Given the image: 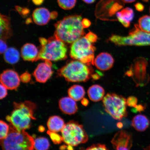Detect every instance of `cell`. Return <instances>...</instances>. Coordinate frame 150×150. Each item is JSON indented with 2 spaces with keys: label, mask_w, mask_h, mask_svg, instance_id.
<instances>
[{
  "label": "cell",
  "mask_w": 150,
  "mask_h": 150,
  "mask_svg": "<svg viewBox=\"0 0 150 150\" xmlns=\"http://www.w3.org/2000/svg\"><path fill=\"white\" fill-rule=\"evenodd\" d=\"M1 38L5 40L9 38L12 35L10 19L8 17L1 14Z\"/></svg>",
  "instance_id": "21"
},
{
  "label": "cell",
  "mask_w": 150,
  "mask_h": 150,
  "mask_svg": "<svg viewBox=\"0 0 150 150\" xmlns=\"http://www.w3.org/2000/svg\"><path fill=\"white\" fill-rule=\"evenodd\" d=\"M47 133L50 136L52 142L55 144H60L63 141L62 137L59 134H56V132H52L49 130L47 132Z\"/></svg>",
  "instance_id": "30"
},
{
  "label": "cell",
  "mask_w": 150,
  "mask_h": 150,
  "mask_svg": "<svg viewBox=\"0 0 150 150\" xmlns=\"http://www.w3.org/2000/svg\"><path fill=\"white\" fill-rule=\"evenodd\" d=\"M82 23L84 28H88L91 26V22L87 18H84L82 20Z\"/></svg>",
  "instance_id": "37"
},
{
  "label": "cell",
  "mask_w": 150,
  "mask_h": 150,
  "mask_svg": "<svg viewBox=\"0 0 150 150\" xmlns=\"http://www.w3.org/2000/svg\"><path fill=\"white\" fill-rule=\"evenodd\" d=\"M82 19L81 15L65 17L54 25V36L65 44H72L85 34Z\"/></svg>",
  "instance_id": "1"
},
{
  "label": "cell",
  "mask_w": 150,
  "mask_h": 150,
  "mask_svg": "<svg viewBox=\"0 0 150 150\" xmlns=\"http://www.w3.org/2000/svg\"><path fill=\"white\" fill-rule=\"evenodd\" d=\"M144 1L147 2L149 1V0H142Z\"/></svg>",
  "instance_id": "52"
},
{
  "label": "cell",
  "mask_w": 150,
  "mask_h": 150,
  "mask_svg": "<svg viewBox=\"0 0 150 150\" xmlns=\"http://www.w3.org/2000/svg\"><path fill=\"white\" fill-rule=\"evenodd\" d=\"M65 125L64 120L57 116H53L50 117L47 123L49 130L55 132L61 131Z\"/></svg>",
  "instance_id": "23"
},
{
  "label": "cell",
  "mask_w": 150,
  "mask_h": 150,
  "mask_svg": "<svg viewBox=\"0 0 150 150\" xmlns=\"http://www.w3.org/2000/svg\"><path fill=\"white\" fill-rule=\"evenodd\" d=\"M147 65V61L144 58H137L126 73L127 76L132 77L137 86H145L149 81L150 76L146 71Z\"/></svg>",
  "instance_id": "10"
},
{
  "label": "cell",
  "mask_w": 150,
  "mask_h": 150,
  "mask_svg": "<svg viewBox=\"0 0 150 150\" xmlns=\"http://www.w3.org/2000/svg\"><path fill=\"white\" fill-rule=\"evenodd\" d=\"M0 124H1L0 139L1 140L5 138L8 135L10 127L3 121L1 120L0 121Z\"/></svg>",
  "instance_id": "29"
},
{
  "label": "cell",
  "mask_w": 150,
  "mask_h": 150,
  "mask_svg": "<svg viewBox=\"0 0 150 150\" xmlns=\"http://www.w3.org/2000/svg\"><path fill=\"white\" fill-rule=\"evenodd\" d=\"M69 96L76 101H80L84 98L85 95V90L83 87L79 85H74L68 90Z\"/></svg>",
  "instance_id": "24"
},
{
  "label": "cell",
  "mask_w": 150,
  "mask_h": 150,
  "mask_svg": "<svg viewBox=\"0 0 150 150\" xmlns=\"http://www.w3.org/2000/svg\"><path fill=\"white\" fill-rule=\"evenodd\" d=\"M8 135L1 140L2 150H33L34 139L25 130L19 131L11 124Z\"/></svg>",
  "instance_id": "4"
},
{
  "label": "cell",
  "mask_w": 150,
  "mask_h": 150,
  "mask_svg": "<svg viewBox=\"0 0 150 150\" xmlns=\"http://www.w3.org/2000/svg\"><path fill=\"white\" fill-rule=\"evenodd\" d=\"M21 57L25 61L34 62L38 61L39 51L34 45L27 43L22 47Z\"/></svg>",
  "instance_id": "16"
},
{
  "label": "cell",
  "mask_w": 150,
  "mask_h": 150,
  "mask_svg": "<svg viewBox=\"0 0 150 150\" xmlns=\"http://www.w3.org/2000/svg\"><path fill=\"white\" fill-rule=\"evenodd\" d=\"M39 41L41 47L39 50L38 61H57L67 59V48L62 41L54 36L47 39L40 38Z\"/></svg>",
  "instance_id": "3"
},
{
  "label": "cell",
  "mask_w": 150,
  "mask_h": 150,
  "mask_svg": "<svg viewBox=\"0 0 150 150\" xmlns=\"http://www.w3.org/2000/svg\"><path fill=\"white\" fill-rule=\"evenodd\" d=\"M123 3H130L134 2L136 0H122Z\"/></svg>",
  "instance_id": "45"
},
{
  "label": "cell",
  "mask_w": 150,
  "mask_h": 150,
  "mask_svg": "<svg viewBox=\"0 0 150 150\" xmlns=\"http://www.w3.org/2000/svg\"><path fill=\"white\" fill-rule=\"evenodd\" d=\"M1 84L7 89H16L19 87L21 81L20 77L18 73L12 70H7L3 71L1 75Z\"/></svg>",
  "instance_id": "14"
},
{
  "label": "cell",
  "mask_w": 150,
  "mask_h": 150,
  "mask_svg": "<svg viewBox=\"0 0 150 150\" xmlns=\"http://www.w3.org/2000/svg\"><path fill=\"white\" fill-rule=\"evenodd\" d=\"M45 61L37 66L33 73V76L36 81L41 83H45L53 74L51 61Z\"/></svg>",
  "instance_id": "13"
},
{
  "label": "cell",
  "mask_w": 150,
  "mask_h": 150,
  "mask_svg": "<svg viewBox=\"0 0 150 150\" xmlns=\"http://www.w3.org/2000/svg\"><path fill=\"white\" fill-rule=\"evenodd\" d=\"M144 150H150V145L145 148Z\"/></svg>",
  "instance_id": "50"
},
{
  "label": "cell",
  "mask_w": 150,
  "mask_h": 150,
  "mask_svg": "<svg viewBox=\"0 0 150 150\" xmlns=\"http://www.w3.org/2000/svg\"><path fill=\"white\" fill-rule=\"evenodd\" d=\"M123 123L122 122H119L117 123V127L119 129H121L123 127Z\"/></svg>",
  "instance_id": "46"
},
{
  "label": "cell",
  "mask_w": 150,
  "mask_h": 150,
  "mask_svg": "<svg viewBox=\"0 0 150 150\" xmlns=\"http://www.w3.org/2000/svg\"><path fill=\"white\" fill-rule=\"evenodd\" d=\"M68 150H74V148L73 147V146L71 145H69L67 147Z\"/></svg>",
  "instance_id": "48"
},
{
  "label": "cell",
  "mask_w": 150,
  "mask_h": 150,
  "mask_svg": "<svg viewBox=\"0 0 150 150\" xmlns=\"http://www.w3.org/2000/svg\"><path fill=\"white\" fill-rule=\"evenodd\" d=\"M85 37L92 43L96 42L98 39V37L97 35L91 32H89L86 34Z\"/></svg>",
  "instance_id": "33"
},
{
  "label": "cell",
  "mask_w": 150,
  "mask_h": 150,
  "mask_svg": "<svg viewBox=\"0 0 150 150\" xmlns=\"http://www.w3.org/2000/svg\"><path fill=\"white\" fill-rule=\"evenodd\" d=\"M84 3L88 4H91L94 2L96 0H82Z\"/></svg>",
  "instance_id": "44"
},
{
  "label": "cell",
  "mask_w": 150,
  "mask_h": 150,
  "mask_svg": "<svg viewBox=\"0 0 150 150\" xmlns=\"http://www.w3.org/2000/svg\"><path fill=\"white\" fill-rule=\"evenodd\" d=\"M20 56L19 52L16 49L13 47L7 48L4 55L5 61L11 64L18 63L20 59Z\"/></svg>",
  "instance_id": "25"
},
{
  "label": "cell",
  "mask_w": 150,
  "mask_h": 150,
  "mask_svg": "<svg viewBox=\"0 0 150 150\" xmlns=\"http://www.w3.org/2000/svg\"><path fill=\"white\" fill-rule=\"evenodd\" d=\"M105 91L104 88L98 84L91 86L88 91L89 98L94 102H98L104 98Z\"/></svg>",
  "instance_id": "22"
},
{
  "label": "cell",
  "mask_w": 150,
  "mask_h": 150,
  "mask_svg": "<svg viewBox=\"0 0 150 150\" xmlns=\"http://www.w3.org/2000/svg\"><path fill=\"white\" fill-rule=\"evenodd\" d=\"M30 13V10L29 9L27 8H23L21 12L19 14L20 15L24 17L28 16V15Z\"/></svg>",
  "instance_id": "40"
},
{
  "label": "cell",
  "mask_w": 150,
  "mask_h": 150,
  "mask_svg": "<svg viewBox=\"0 0 150 150\" xmlns=\"http://www.w3.org/2000/svg\"><path fill=\"white\" fill-rule=\"evenodd\" d=\"M84 150H108L104 144H94Z\"/></svg>",
  "instance_id": "31"
},
{
  "label": "cell",
  "mask_w": 150,
  "mask_h": 150,
  "mask_svg": "<svg viewBox=\"0 0 150 150\" xmlns=\"http://www.w3.org/2000/svg\"><path fill=\"white\" fill-rule=\"evenodd\" d=\"M150 125V121L146 116L142 114H138L133 118L132 126L137 131L143 132L145 131Z\"/></svg>",
  "instance_id": "20"
},
{
  "label": "cell",
  "mask_w": 150,
  "mask_h": 150,
  "mask_svg": "<svg viewBox=\"0 0 150 150\" xmlns=\"http://www.w3.org/2000/svg\"><path fill=\"white\" fill-rule=\"evenodd\" d=\"M123 6L120 0H100L97 5L95 15L101 20H111L110 18L114 17Z\"/></svg>",
  "instance_id": "11"
},
{
  "label": "cell",
  "mask_w": 150,
  "mask_h": 150,
  "mask_svg": "<svg viewBox=\"0 0 150 150\" xmlns=\"http://www.w3.org/2000/svg\"><path fill=\"white\" fill-rule=\"evenodd\" d=\"M60 7L65 10H70L75 6L76 0H57Z\"/></svg>",
  "instance_id": "28"
},
{
  "label": "cell",
  "mask_w": 150,
  "mask_h": 150,
  "mask_svg": "<svg viewBox=\"0 0 150 150\" xmlns=\"http://www.w3.org/2000/svg\"><path fill=\"white\" fill-rule=\"evenodd\" d=\"M81 104L83 106H87L88 105L89 103V101L87 98H83L82 99L81 101Z\"/></svg>",
  "instance_id": "42"
},
{
  "label": "cell",
  "mask_w": 150,
  "mask_h": 150,
  "mask_svg": "<svg viewBox=\"0 0 150 150\" xmlns=\"http://www.w3.org/2000/svg\"><path fill=\"white\" fill-rule=\"evenodd\" d=\"M117 20L125 27H130L131 22L134 18V13L132 8L126 7L116 14Z\"/></svg>",
  "instance_id": "19"
},
{
  "label": "cell",
  "mask_w": 150,
  "mask_h": 150,
  "mask_svg": "<svg viewBox=\"0 0 150 150\" xmlns=\"http://www.w3.org/2000/svg\"><path fill=\"white\" fill-rule=\"evenodd\" d=\"M1 96H0V98L1 99H3L5 98L7 95V88L5 87L2 84H1Z\"/></svg>",
  "instance_id": "35"
},
{
  "label": "cell",
  "mask_w": 150,
  "mask_h": 150,
  "mask_svg": "<svg viewBox=\"0 0 150 150\" xmlns=\"http://www.w3.org/2000/svg\"></svg>",
  "instance_id": "53"
},
{
  "label": "cell",
  "mask_w": 150,
  "mask_h": 150,
  "mask_svg": "<svg viewBox=\"0 0 150 150\" xmlns=\"http://www.w3.org/2000/svg\"><path fill=\"white\" fill-rule=\"evenodd\" d=\"M114 59L112 56L107 52H101L96 56L94 64L99 70L106 71L110 70L113 66Z\"/></svg>",
  "instance_id": "15"
},
{
  "label": "cell",
  "mask_w": 150,
  "mask_h": 150,
  "mask_svg": "<svg viewBox=\"0 0 150 150\" xmlns=\"http://www.w3.org/2000/svg\"><path fill=\"white\" fill-rule=\"evenodd\" d=\"M59 105L62 111L68 115L76 113L78 110L76 101L70 97L62 98L59 101Z\"/></svg>",
  "instance_id": "18"
},
{
  "label": "cell",
  "mask_w": 150,
  "mask_h": 150,
  "mask_svg": "<svg viewBox=\"0 0 150 150\" xmlns=\"http://www.w3.org/2000/svg\"><path fill=\"white\" fill-rule=\"evenodd\" d=\"M134 108H136V111L140 112L144 111L146 108V105L142 104L137 105Z\"/></svg>",
  "instance_id": "38"
},
{
  "label": "cell",
  "mask_w": 150,
  "mask_h": 150,
  "mask_svg": "<svg viewBox=\"0 0 150 150\" xmlns=\"http://www.w3.org/2000/svg\"><path fill=\"white\" fill-rule=\"evenodd\" d=\"M61 133L63 141L68 145L77 146L86 143L89 139L83 125L74 121H70L65 124Z\"/></svg>",
  "instance_id": "9"
},
{
  "label": "cell",
  "mask_w": 150,
  "mask_h": 150,
  "mask_svg": "<svg viewBox=\"0 0 150 150\" xmlns=\"http://www.w3.org/2000/svg\"><path fill=\"white\" fill-rule=\"evenodd\" d=\"M31 21V19L29 18L27 20V21H26V23H27V24H29V23H30Z\"/></svg>",
  "instance_id": "49"
},
{
  "label": "cell",
  "mask_w": 150,
  "mask_h": 150,
  "mask_svg": "<svg viewBox=\"0 0 150 150\" xmlns=\"http://www.w3.org/2000/svg\"><path fill=\"white\" fill-rule=\"evenodd\" d=\"M21 81L23 83H27L31 79V76L29 73L25 72L23 73L20 76Z\"/></svg>",
  "instance_id": "34"
},
{
  "label": "cell",
  "mask_w": 150,
  "mask_h": 150,
  "mask_svg": "<svg viewBox=\"0 0 150 150\" xmlns=\"http://www.w3.org/2000/svg\"><path fill=\"white\" fill-rule=\"evenodd\" d=\"M134 7L136 10L139 12H142L144 10V5L140 3H137L134 5Z\"/></svg>",
  "instance_id": "39"
},
{
  "label": "cell",
  "mask_w": 150,
  "mask_h": 150,
  "mask_svg": "<svg viewBox=\"0 0 150 150\" xmlns=\"http://www.w3.org/2000/svg\"><path fill=\"white\" fill-rule=\"evenodd\" d=\"M33 3L37 6L42 5L44 1V0H32Z\"/></svg>",
  "instance_id": "43"
},
{
  "label": "cell",
  "mask_w": 150,
  "mask_h": 150,
  "mask_svg": "<svg viewBox=\"0 0 150 150\" xmlns=\"http://www.w3.org/2000/svg\"><path fill=\"white\" fill-rule=\"evenodd\" d=\"M106 112L114 119L121 121L127 116V99L115 93H108L103 99Z\"/></svg>",
  "instance_id": "8"
},
{
  "label": "cell",
  "mask_w": 150,
  "mask_h": 150,
  "mask_svg": "<svg viewBox=\"0 0 150 150\" xmlns=\"http://www.w3.org/2000/svg\"><path fill=\"white\" fill-rule=\"evenodd\" d=\"M58 13L56 11H53L50 13V18L52 20H55L57 18L58 16Z\"/></svg>",
  "instance_id": "41"
},
{
  "label": "cell",
  "mask_w": 150,
  "mask_h": 150,
  "mask_svg": "<svg viewBox=\"0 0 150 150\" xmlns=\"http://www.w3.org/2000/svg\"><path fill=\"white\" fill-rule=\"evenodd\" d=\"M32 16L33 21L39 25H46L51 19L50 11L43 7L35 9L33 13Z\"/></svg>",
  "instance_id": "17"
},
{
  "label": "cell",
  "mask_w": 150,
  "mask_h": 150,
  "mask_svg": "<svg viewBox=\"0 0 150 150\" xmlns=\"http://www.w3.org/2000/svg\"><path fill=\"white\" fill-rule=\"evenodd\" d=\"M50 146L49 142L46 138L40 137L34 140V147L35 150H48Z\"/></svg>",
  "instance_id": "26"
},
{
  "label": "cell",
  "mask_w": 150,
  "mask_h": 150,
  "mask_svg": "<svg viewBox=\"0 0 150 150\" xmlns=\"http://www.w3.org/2000/svg\"><path fill=\"white\" fill-rule=\"evenodd\" d=\"M111 143L115 150H130L132 146V136L126 131H120L112 138Z\"/></svg>",
  "instance_id": "12"
},
{
  "label": "cell",
  "mask_w": 150,
  "mask_h": 150,
  "mask_svg": "<svg viewBox=\"0 0 150 150\" xmlns=\"http://www.w3.org/2000/svg\"><path fill=\"white\" fill-rule=\"evenodd\" d=\"M137 25L141 30L150 33V16L146 15L141 17L139 19Z\"/></svg>",
  "instance_id": "27"
},
{
  "label": "cell",
  "mask_w": 150,
  "mask_h": 150,
  "mask_svg": "<svg viewBox=\"0 0 150 150\" xmlns=\"http://www.w3.org/2000/svg\"><path fill=\"white\" fill-rule=\"evenodd\" d=\"M96 48L85 37H82L73 42L70 48V55L73 59L87 65H93Z\"/></svg>",
  "instance_id": "6"
},
{
  "label": "cell",
  "mask_w": 150,
  "mask_h": 150,
  "mask_svg": "<svg viewBox=\"0 0 150 150\" xmlns=\"http://www.w3.org/2000/svg\"><path fill=\"white\" fill-rule=\"evenodd\" d=\"M67 147V146H62V147H61V150H62L63 149V150H65V148Z\"/></svg>",
  "instance_id": "51"
},
{
  "label": "cell",
  "mask_w": 150,
  "mask_h": 150,
  "mask_svg": "<svg viewBox=\"0 0 150 150\" xmlns=\"http://www.w3.org/2000/svg\"><path fill=\"white\" fill-rule=\"evenodd\" d=\"M13 105L14 109L11 115L7 116V120L19 131L29 129L31 121L35 119L33 114L36 105L30 101H25L14 103Z\"/></svg>",
  "instance_id": "2"
},
{
  "label": "cell",
  "mask_w": 150,
  "mask_h": 150,
  "mask_svg": "<svg viewBox=\"0 0 150 150\" xmlns=\"http://www.w3.org/2000/svg\"><path fill=\"white\" fill-rule=\"evenodd\" d=\"M109 40L119 46H150V33L141 30L136 24L128 36L113 35L109 38Z\"/></svg>",
  "instance_id": "7"
},
{
  "label": "cell",
  "mask_w": 150,
  "mask_h": 150,
  "mask_svg": "<svg viewBox=\"0 0 150 150\" xmlns=\"http://www.w3.org/2000/svg\"><path fill=\"white\" fill-rule=\"evenodd\" d=\"M127 105L128 106L135 108L137 105L138 99L135 97H129L127 99Z\"/></svg>",
  "instance_id": "32"
},
{
  "label": "cell",
  "mask_w": 150,
  "mask_h": 150,
  "mask_svg": "<svg viewBox=\"0 0 150 150\" xmlns=\"http://www.w3.org/2000/svg\"><path fill=\"white\" fill-rule=\"evenodd\" d=\"M7 45L4 40L1 39L0 42V52L1 54L4 53L7 49Z\"/></svg>",
  "instance_id": "36"
},
{
  "label": "cell",
  "mask_w": 150,
  "mask_h": 150,
  "mask_svg": "<svg viewBox=\"0 0 150 150\" xmlns=\"http://www.w3.org/2000/svg\"><path fill=\"white\" fill-rule=\"evenodd\" d=\"M45 130L44 127H43L42 126H40L39 127V131H40V132H42Z\"/></svg>",
  "instance_id": "47"
},
{
  "label": "cell",
  "mask_w": 150,
  "mask_h": 150,
  "mask_svg": "<svg viewBox=\"0 0 150 150\" xmlns=\"http://www.w3.org/2000/svg\"><path fill=\"white\" fill-rule=\"evenodd\" d=\"M91 72L87 64L78 60L71 61L58 71L59 76L71 82H85L88 80Z\"/></svg>",
  "instance_id": "5"
}]
</instances>
